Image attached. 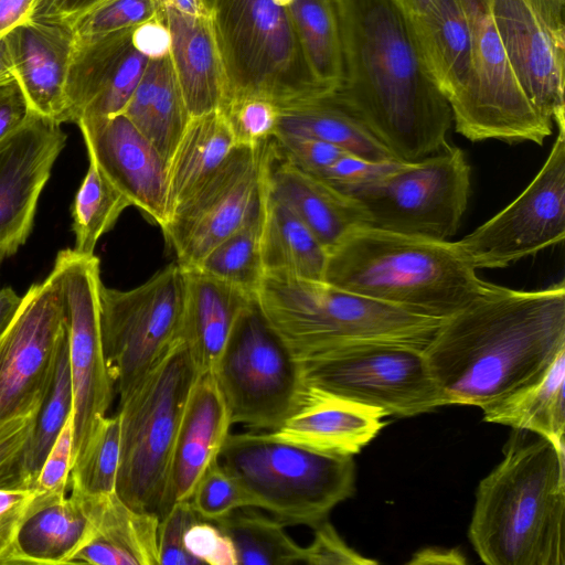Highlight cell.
Returning a JSON list of instances; mask_svg holds the SVG:
<instances>
[{
	"label": "cell",
	"instance_id": "6da1fadb",
	"mask_svg": "<svg viewBox=\"0 0 565 565\" xmlns=\"http://www.w3.org/2000/svg\"><path fill=\"white\" fill-rule=\"evenodd\" d=\"M338 2L343 79L329 97L399 161H417L449 146L450 105L429 76L398 4Z\"/></svg>",
	"mask_w": 565,
	"mask_h": 565
},
{
	"label": "cell",
	"instance_id": "7a4b0ae2",
	"mask_svg": "<svg viewBox=\"0 0 565 565\" xmlns=\"http://www.w3.org/2000/svg\"><path fill=\"white\" fill-rule=\"evenodd\" d=\"M565 350L564 280L524 291L484 282L425 347L447 405L482 407L540 377Z\"/></svg>",
	"mask_w": 565,
	"mask_h": 565
},
{
	"label": "cell",
	"instance_id": "3957f363",
	"mask_svg": "<svg viewBox=\"0 0 565 565\" xmlns=\"http://www.w3.org/2000/svg\"><path fill=\"white\" fill-rule=\"evenodd\" d=\"M513 433L477 488L470 543L488 565H565V452Z\"/></svg>",
	"mask_w": 565,
	"mask_h": 565
},
{
	"label": "cell",
	"instance_id": "277c9868",
	"mask_svg": "<svg viewBox=\"0 0 565 565\" xmlns=\"http://www.w3.org/2000/svg\"><path fill=\"white\" fill-rule=\"evenodd\" d=\"M457 242L359 226L328 250L323 281L445 319L483 287Z\"/></svg>",
	"mask_w": 565,
	"mask_h": 565
},
{
	"label": "cell",
	"instance_id": "5b68a950",
	"mask_svg": "<svg viewBox=\"0 0 565 565\" xmlns=\"http://www.w3.org/2000/svg\"><path fill=\"white\" fill-rule=\"evenodd\" d=\"M255 302L299 361L376 342L425 349L444 320L370 299L323 280L279 274H264Z\"/></svg>",
	"mask_w": 565,
	"mask_h": 565
},
{
	"label": "cell",
	"instance_id": "8992f818",
	"mask_svg": "<svg viewBox=\"0 0 565 565\" xmlns=\"http://www.w3.org/2000/svg\"><path fill=\"white\" fill-rule=\"evenodd\" d=\"M201 372L182 339L119 398L117 495L137 511L162 518L177 431Z\"/></svg>",
	"mask_w": 565,
	"mask_h": 565
},
{
	"label": "cell",
	"instance_id": "52a82bcc",
	"mask_svg": "<svg viewBox=\"0 0 565 565\" xmlns=\"http://www.w3.org/2000/svg\"><path fill=\"white\" fill-rule=\"evenodd\" d=\"M211 20L224 70L223 107L244 96L282 108L331 95L307 62L285 0H213Z\"/></svg>",
	"mask_w": 565,
	"mask_h": 565
},
{
	"label": "cell",
	"instance_id": "ba28073f",
	"mask_svg": "<svg viewBox=\"0 0 565 565\" xmlns=\"http://www.w3.org/2000/svg\"><path fill=\"white\" fill-rule=\"evenodd\" d=\"M220 458L285 525L317 527L354 493L352 456L318 452L263 433L230 434Z\"/></svg>",
	"mask_w": 565,
	"mask_h": 565
},
{
	"label": "cell",
	"instance_id": "9c48e42d",
	"mask_svg": "<svg viewBox=\"0 0 565 565\" xmlns=\"http://www.w3.org/2000/svg\"><path fill=\"white\" fill-rule=\"evenodd\" d=\"M470 175L465 152L447 146L417 161H397L344 193L358 202L366 226L448 239L467 209Z\"/></svg>",
	"mask_w": 565,
	"mask_h": 565
},
{
	"label": "cell",
	"instance_id": "30bf717a",
	"mask_svg": "<svg viewBox=\"0 0 565 565\" xmlns=\"http://www.w3.org/2000/svg\"><path fill=\"white\" fill-rule=\"evenodd\" d=\"M471 30L469 73L449 100L456 131L471 141L543 145L553 122L526 97L495 29L490 0H461Z\"/></svg>",
	"mask_w": 565,
	"mask_h": 565
},
{
	"label": "cell",
	"instance_id": "8fae6325",
	"mask_svg": "<svg viewBox=\"0 0 565 565\" xmlns=\"http://www.w3.org/2000/svg\"><path fill=\"white\" fill-rule=\"evenodd\" d=\"M233 424L274 430L306 388L301 362L254 301L237 319L213 370Z\"/></svg>",
	"mask_w": 565,
	"mask_h": 565
},
{
	"label": "cell",
	"instance_id": "7c38bea8",
	"mask_svg": "<svg viewBox=\"0 0 565 565\" xmlns=\"http://www.w3.org/2000/svg\"><path fill=\"white\" fill-rule=\"evenodd\" d=\"M99 302L104 354L120 398L181 339L183 269L171 263L129 290L102 285Z\"/></svg>",
	"mask_w": 565,
	"mask_h": 565
},
{
	"label": "cell",
	"instance_id": "4fadbf2b",
	"mask_svg": "<svg viewBox=\"0 0 565 565\" xmlns=\"http://www.w3.org/2000/svg\"><path fill=\"white\" fill-rule=\"evenodd\" d=\"M424 349L391 342L352 345L301 362L306 385L411 417L447 405Z\"/></svg>",
	"mask_w": 565,
	"mask_h": 565
},
{
	"label": "cell",
	"instance_id": "5bb4252c",
	"mask_svg": "<svg viewBox=\"0 0 565 565\" xmlns=\"http://www.w3.org/2000/svg\"><path fill=\"white\" fill-rule=\"evenodd\" d=\"M65 310L73 391V461L96 422L107 415L115 388L100 330V263L95 255L62 249L53 269Z\"/></svg>",
	"mask_w": 565,
	"mask_h": 565
},
{
	"label": "cell",
	"instance_id": "9a60e30c",
	"mask_svg": "<svg viewBox=\"0 0 565 565\" xmlns=\"http://www.w3.org/2000/svg\"><path fill=\"white\" fill-rule=\"evenodd\" d=\"M236 146L217 170L161 226L182 267H195L263 202L268 143Z\"/></svg>",
	"mask_w": 565,
	"mask_h": 565
},
{
	"label": "cell",
	"instance_id": "2e32d148",
	"mask_svg": "<svg viewBox=\"0 0 565 565\" xmlns=\"http://www.w3.org/2000/svg\"><path fill=\"white\" fill-rule=\"evenodd\" d=\"M65 337L63 299L50 273L29 287L0 332V423L38 413Z\"/></svg>",
	"mask_w": 565,
	"mask_h": 565
},
{
	"label": "cell",
	"instance_id": "e0dca14e",
	"mask_svg": "<svg viewBox=\"0 0 565 565\" xmlns=\"http://www.w3.org/2000/svg\"><path fill=\"white\" fill-rule=\"evenodd\" d=\"M543 167L502 211L457 241L476 269L504 268L565 238V124Z\"/></svg>",
	"mask_w": 565,
	"mask_h": 565
},
{
	"label": "cell",
	"instance_id": "ac0fdd59",
	"mask_svg": "<svg viewBox=\"0 0 565 565\" xmlns=\"http://www.w3.org/2000/svg\"><path fill=\"white\" fill-rule=\"evenodd\" d=\"M565 0H490L492 19L534 109L565 124Z\"/></svg>",
	"mask_w": 565,
	"mask_h": 565
},
{
	"label": "cell",
	"instance_id": "d6986e66",
	"mask_svg": "<svg viewBox=\"0 0 565 565\" xmlns=\"http://www.w3.org/2000/svg\"><path fill=\"white\" fill-rule=\"evenodd\" d=\"M66 138L60 124L30 110L0 141V262L29 238L39 198Z\"/></svg>",
	"mask_w": 565,
	"mask_h": 565
},
{
	"label": "cell",
	"instance_id": "ffe728a7",
	"mask_svg": "<svg viewBox=\"0 0 565 565\" xmlns=\"http://www.w3.org/2000/svg\"><path fill=\"white\" fill-rule=\"evenodd\" d=\"M134 29L75 39L63 124L122 114L149 61L134 45Z\"/></svg>",
	"mask_w": 565,
	"mask_h": 565
},
{
	"label": "cell",
	"instance_id": "44dd1931",
	"mask_svg": "<svg viewBox=\"0 0 565 565\" xmlns=\"http://www.w3.org/2000/svg\"><path fill=\"white\" fill-rule=\"evenodd\" d=\"M87 154L150 222L167 218L168 162L124 115L76 124Z\"/></svg>",
	"mask_w": 565,
	"mask_h": 565
},
{
	"label": "cell",
	"instance_id": "7402d4cb",
	"mask_svg": "<svg viewBox=\"0 0 565 565\" xmlns=\"http://www.w3.org/2000/svg\"><path fill=\"white\" fill-rule=\"evenodd\" d=\"M18 81L30 110L60 125L65 82L75 45L72 25L31 17L4 34Z\"/></svg>",
	"mask_w": 565,
	"mask_h": 565
},
{
	"label": "cell",
	"instance_id": "603a6c76",
	"mask_svg": "<svg viewBox=\"0 0 565 565\" xmlns=\"http://www.w3.org/2000/svg\"><path fill=\"white\" fill-rule=\"evenodd\" d=\"M377 407L306 385L297 408L269 434L278 439L334 456H353L384 427Z\"/></svg>",
	"mask_w": 565,
	"mask_h": 565
},
{
	"label": "cell",
	"instance_id": "cb8c5ba5",
	"mask_svg": "<svg viewBox=\"0 0 565 565\" xmlns=\"http://www.w3.org/2000/svg\"><path fill=\"white\" fill-rule=\"evenodd\" d=\"M232 425L214 372L201 373L188 397L177 431L169 467L164 514L174 503L189 500L205 469L220 459Z\"/></svg>",
	"mask_w": 565,
	"mask_h": 565
},
{
	"label": "cell",
	"instance_id": "d4e9b609",
	"mask_svg": "<svg viewBox=\"0 0 565 565\" xmlns=\"http://www.w3.org/2000/svg\"><path fill=\"white\" fill-rule=\"evenodd\" d=\"M266 184L271 195L285 203L331 249L364 224L358 202L284 158L270 139L266 163Z\"/></svg>",
	"mask_w": 565,
	"mask_h": 565
},
{
	"label": "cell",
	"instance_id": "484cf974",
	"mask_svg": "<svg viewBox=\"0 0 565 565\" xmlns=\"http://www.w3.org/2000/svg\"><path fill=\"white\" fill-rule=\"evenodd\" d=\"M161 15L169 30V54L190 118L222 109L225 78L211 14H186L163 0Z\"/></svg>",
	"mask_w": 565,
	"mask_h": 565
},
{
	"label": "cell",
	"instance_id": "4316f807",
	"mask_svg": "<svg viewBox=\"0 0 565 565\" xmlns=\"http://www.w3.org/2000/svg\"><path fill=\"white\" fill-rule=\"evenodd\" d=\"M182 269L184 308L181 339L190 349L200 372L213 371L237 319L255 299L196 267Z\"/></svg>",
	"mask_w": 565,
	"mask_h": 565
},
{
	"label": "cell",
	"instance_id": "83f0119b",
	"mask_svg": "<svg viewBox=\"0 0 565 565\" xmlns=\"http://www.w3.org/2000/svg\"><path fill=\"white\" fill-rule=\"evenodd\" d=\"M407 20L429 76L449 103L463 87L470 66L471 30L461 0H438Z\"/></svg>",
	"mask_w": 565,
	"mask_h": 565
},
{
	"label": "cell",
	"instance_id": "f1b7e54d",
	"mask_svg": "<svg viewBox=\"0 0 565 565\" xmlns=\"http://www.w3.org/2000/svg\"><path fill=\"white\" fill-rule=\"evenodd\" d=\"M481 409L486 422L533 433L565 452V350L540 377Z\"/></svg>",
	"mask_w": 565,
	"mask_h": 565
},
{
	"label": "cell",
	"instance_id": "f546056e",
	"mask_svg": "<svg viewBox=\"0 0 565 565\" xmlns=\"http://www.w3.org/2000/svg\"><path fill=\"white\" fill-rule=\"evenodd\" d=\"M122 114L169 162L190 120L169 53L149 58Z\"/></svg>",
	"mask_w": 565,
	"mask_h": 565
},
{
	"label": "cell",
	"instance_id": "4dcf8cb0",
	"mask_svg": "<svg viewBox=\"0 0 565 565\" xmlns=\"http://www.w3.org/2000/svg\"><path fill=\"white\" fill-rule=\"evenodd\" d=\"M236 146L222 109L190 118L168 162L167 218L217 170Z\"/></svg>",
	"mask_w": 565,
	"mask_h": 565
},
{
	"label": "cell",
	"instance_id": "1f68e13d",
	"mask_svg": "<svg viewBox=\"0 0 565 565\" xmlns=\"http://www.w3.org/2000/svg\"><path fill=\"white\" fill-rule=\"evenodd\" d=\"M328 252L308 226L268 191L265 174L262 262L264 274L323 280Z\"/></svg>",
	"mask_w": 565,
	"mask_h": 565
},
{
	"label": "cell",
	"instance_id": "d6a6232c",
	"mask_svg": "<svg viewBox=\"0 0 565 565\" xmlns=\"http://www.w3.org/2000/svg\"><path fill=\"white\" fill-rule=\"evenodd\" d=\"M92 536L79 499L71 492L70 497L33 511L20 527L18 544L29 564H71Z\"/></svg>",
	"mask_w": 565,
	"mask_h": 565
},
{
	"label": "cell",
	"instance_id": "836d02e7",
	"mask_svg": "<svg viewBox=\"0 0 565 565\" xmlns=\"http://www.w3.org/2000/svg\"><path fill=\"white\" fill-rule=\"evenodd\" d=\"M276 134L319 139L371 161L397 160L353 115L329 96L280 108Z\"/></svg>",
	"mask_w": 565,
	"mask_h": 565
},
{
	"label": "cell",
	"instance_id": "e575fe53",
	"mask_svg": "<svg viewBox=\"0 0 565 565\" xmlns=\"http://www.w3.org/2000/svg\"><path fill=\"white\" fill-rule=\"evenodd\" d=\"M75 493L93 529L99 537L131 555L138 565H159V516L141 512L126 504L116 492L88 494Z\"/></svg>",
	"mask_w": 565,
	"mask_h": 565
},
{
	"label": "cell",
	"instance_id": "d590c367",
	"mask_svg": "<svg viewBox=\"0 0 565 565\" xmlns=\"http://www.w3.org/2000/svg\"><path fill=\"white\" fill-rule=\"evenodd\" d=\"M285 3L312 73L334 94L343 79L338 0H285Z\"/></svg>",
	"mask_w": 565,
	"mask_h": 565
},
{
	"label": "cell",
	"instance_id": "8d00e7d4",
	"mask_svg": "<svg viewBox=\"0 0 565 565\" xmlns=\"http://www.w3.org/2000/svg\"><path fill=\"white\" fill-rule=\"evenodd\" d=\"M214 523L232 540L238 565H290L305 561V547L275 518L242 508Z\"/></svg>",
	"mask_w": 565,
	"mask_h": 565
},
{
	"label": "cell",
	"instance_id": "74e56055",
	"mask_svg": "<svg viewBox=\"0 0 565 565\" xmlns=\"http://www.w3.org/2000/svg\"><path fill=\"white\" fill-rule=\"evenodd\" d=\"M265 191V186H264ZM264 196L259 207L232 235L216 245L195 267L255 299L264 277L262 231Z\"/></svg>",
	"mask_w": 565,
	"mask_h": 565
},
{
	"label": "cell",
	"instance_id": "f35d334b",
	"mask_svg": "<svg viewBox=\"0 0 565 565\" xmlns=\"http://www.w3.org/2000/svg\"><path fill=\"white\" fill-rule=\"evenodd\" d=\"M72 209L74 250L92 255L99 238L109 232L120 214L131 206L129 199L103 173L92 157Z\"/></svg>",
	"mask_w": 565,
	"mask_h": 565
},
{
	"label": "cell",
	"instance_id": "ab89813d",
	"mask_svg": "<svg viewBox=\"0 0 565 565\" xmlns=\"http://www.w3.org/2000/svg\"><path fill=\"white\" fill-rule=\"evenodd\" d=\"M72 412L73 391L66 333L60 348L49 391L36 413L25 455L24 478L29 489H34L46 456Z\"/></svg>",
	"mask_w": 565,
	"mask_h": 565
},
{
	"label": "cell",
	"instance_id": "60d3db41",
	"mask_svg": "<svg viewBox=\"0 0 565 565\" xmlns=\"http://www.w3.org/2000/svg\"><path fill=\"white\" fill-rule=\"evenodd\" d=\"M119 458L120 417L105 415L73 461L70 488L88 494L116 492Z\"/></svg>",
	"mask_w": 565,
	"mask_h": 565
},
{
	"label": "cell",
	"instance_id": "b9f144b4",
	"mask_svg": "<svg viewBox=\"0 0 565 565\" xmlns=\"http://www.w3.org/2000/svg\"><path fill=\"white\" fill-rule=\"evenodd\" d=\"M201 520L216 522L237 509L257 508V502L241 479L220 459L199 478L189 498Z\"/></svg>",
	"mask_w": 565,
	"mask_h": 565
},
{
	"label": "cell",
	"instance_id": "7bdbcfd3",
	"mask_svg": "<svg viewBox=\"0 0 565 565\" xmlns=\"http://www.w3.org/2000/svg\"><path fill=\"white\" fill-rule=\"evenodd\" d=\"M163 0H107L78 20L73 29L76 40L134 29L159 18Z\"/></svg>",
	"mask_w": 565,
	"mask_h": 565
},
{
	"label": "cell",
	"instance_id": "ee69618b",
	"mask_svg": "<svg viewBox=\"0 0 565 565\" xmlns=\"http://www.w3.org/2000/svg\"><path fill=\"white\" fill-rule=\"evenodd\" d=\"M222 110L237 146H259L274 138L277 131L280 108L265 97L235 98Z\"/></svg>",
	"mask_w": 565,
	"mask_h": 565
},
{
	"label": "cell",
	"instance_id": "f6af8a7d",
	"mask_svg": "<svg viewBox=\"0 0 565 565\" xmlns=\"http://www.w3.org/2000/svg\"><path fill=\"white\" fill-rule=\"evenodd\" d=\"M47 502L34 489L0 490V565L29 564L18 544L23 521Z\"/></svg>",
	"mask_w": 565,
	"mask_h": 565
},
{
	"label": "cell",
	"instance_id": "bcb514c9",
	"mask_svg": "<svg viewBox=\"0 0 565 565\" xmlns=\"http://www.w3.org/2000/svg\"><path fill=\"white\" fill-rule=\"evenodd\" d=\"M35 416H14L0 423V490H31L24 461Z\"/></svg>",
	"mask_w": 565,
	"mask_h": 565
},
{
	"label": "cell",
	"instance_id": "7dc6e473",
	"mask_svg": "<svg viewBox=\"0 0 565 565\" xmlns=\"http://www.w3.org/2000/svg\"><path fill=\"white\" fill-rule=\"evenodd\" d=\"M73 466V417H68L35 480L34 490L47 502L66 497Z\"/></svg>",
	"mask_w": 565,
	"mask_h": 565
},
{
	"label": "cell",
	"instance_id": "c3c4849f",
	"mask_svg": "<svg viewBox=\"0 0 565 565\" xmlns=\"http://www.w3.org/2000/svg\"><path fill=\"white\" fill-rule=\"evenodd\" d=\"M201 520L189 500L174 503L160 519L158 527L159 565L200 564L184 548L185 531Z\"/></svg>",
	"mask_w": 565,
	"mask_h": 565
},
{
	"label": "cell",
	"instance_id": "681fc988",
	"mask_svg": "<svg viewBox=\"0 0 565 565\" xmlns=\"http://www.w3.org/2000/svg\"><path fill=\"white\" fill-rule=\"evenodd\" d=\"M273 141L284 158L313 175L320 174L349 152L335 145L297 135L276 134Z\"/></svg>",
	"mask_w": 565,
	"mask_h": 565
},
{
	"label": "cell",
	"instance_id": "f907efd6",
	"mask_svg": "<svg viewBox=\"0 0 565 565\" xmlns=\"http://www.w3.org/2000/svg\"><path fill=\"white\" fill-rule=\"evenodd\" d=\"M183 545L200 564L238 565L232 540L213 522L193 523L184 533Z\"/></svg>",
	"mask_w": 565,
	"mask_h": 565
},
{
	"label": "cell",
	"instance_id": "816d5d0a",
	"mask_svg": "<svg viewBox=\"0 0 565 565\" xmlns=\"http://www.w3.org/2000/svg\"><path fill=\"white\" fill-rule=\"evenodd\" d=\"M303 564L310 565H370L366 558L347 545L334 527L324 521L315 527L312 542L305 547Z\"/></svg>",
	"mask_w": 565,
	"mask_h": 565
},
{
	"label": "cell",
	"instance_id": "f5cc1de1",
	"mask_svg": "<svg viewBox=\"0 0 565 565\" xmlns=\"http://www.w3.org/2000/svg\"><path fill=\"white\" fill-rule=\"evenodd\" d=\"M395 162L397 160L387 162L371 161L348 152L316 177L344 192L380 175Z\"/></svg>",
	"mask_w": 565,
	"mask_h": 565
},
{
	"label": "cell",
	"instance_id": "db71d44e",
	"mask_svg": "<svg viewBox=\"0 0 565 565\" xmlns=\"http://www.w3.org/2000/svg\"><path fill=\"white\" fill-rule=\"evenodd\" d=\"M30 111L23 92L14 78L0 84V141L14 131Z\"/></svg>",
	"mask_w": 565,
	"mask_h": 565
},
{
	"label": "cell",
	"instance_id": "11a10c76",
	"mask_svg": "<svg viewBox=\"0 0 565 565\" xmlns=\"http://www.w3.org/2000/svg\"><path fill=\"white\" fill-rule=\"evenodd\" d=\"M107 0H40L31 17L56 20L72 26Z\"/></svg>",
	"mask_w": 565,
	"mask_h": 565
},
{
	"label": "cell",
	"instance_id": "9f6ffc18",
	"mask_svg": "<svg viewBox=\"0 0 565 565\" xmlns=\"http://www.w3.org/2000/svg\"><path fill=\"white\" fill-rule=\"evenodd\" d=\"M132 42L148 58L168 54L170 34L162 15L136 26L132 31Z\"/></svg>",
	"mask_w": 565,
	"mask_h": 565
},
{
	"label": "cell",
	"instance_id": "6f0895ef",
	"mask_svg": "<svg viewBox=\"0 0 565 565\" xmlns=\"http://www.w3.org/2000/svg\"><path fill=\"white\" fill-rule=\"evenodd\" d=\"M78 563L93 565H138L131 555L99 537L90 539L75 553L71 564Z\"/></svg>",
	"mask_w": 565,
	"mask_h": 565
},
{
	"label": "cell",
	"instance_id": "680465c9",
	"mask_svg": "<svg viewBox=\"0 0 565 565\" xmlns=\"http://www.w3.org/2000/svg\"><path fill=\"white\" fill-rule=\"evenodd\" d=\"M40 0H0V36L29 20Z\"/></svg>",
	"mask_w": 565,
	"mask_h": 565
},
{
	"label": "cell",
	"instance_id": "91938a15",
	"mask_svg": "<svg viewBox=\"0 0 565 565\" xmlns=\"http://www.w3.org/2000/svg\"><path fill=\"white\" fill-rule=\"evenodd\" d=\"M20 300L21 297L11 287L0 289V332L10 321Z\"/></svg>",
	"mask_w": 565,
	"mask_h": 565
},
{
	"label": "cell",
	"instance_id": "94428289",
	"mask_svg": "<svg viewBox=\"0 0 565 565\" xmlns=\"http://www.w3.org/2000/svg\"><path fill=\"white\" fill-rule=\"evenodd\" d=\"M180 12L192 15H210L211 12L203 0H164Z\"/></svg>",
	"mask_w": 565,
	"mask_h": 565
},
{
	"label": "cell",
	"instance_id": "6125c7cd",
	"mask_svg": "<svg viewBox=\"0 0 565 565\" xmlns=\"http://www.w3.org/2000/svg\"><path fill=\"white\" fill-rule=\"evenodd\" d=\"M14 79L13 66L7 41L0 36V84Z\"/></svg>",
	"mask_w": 565,
	"mask_h": 565
},
{
	"label": "cell",
	"instance_id": "be15d7a7",
	"mask_svg": "<svg viewBox=\"0 0 565 565\" xmlns=\"http://www.w3.org/2000/svg\"><path fill=\"white\" fill-rule=\"evenodd\" d=\"M407 17H413L427 11L438 0H394Z\"/></svg>",
	"mask_w": 565,
	"mask_h": 565
},
{
	"label": "cell",
	"instance_id": "e7e4bbea",
	"mask_svg": "<svg viewBox=\"0 0 565 565\" xmlns=\"http://www.w3.org/2000/svg\"><path fill=\"white\" fill-rule=\"evenodd\" d=\"M205 6L207 7V9L210 10L211 12V8H212V3H213V0H203Z\"/></svg>",
	"mask_w": 565,
	"mask_h": 565
}]
</instances>
